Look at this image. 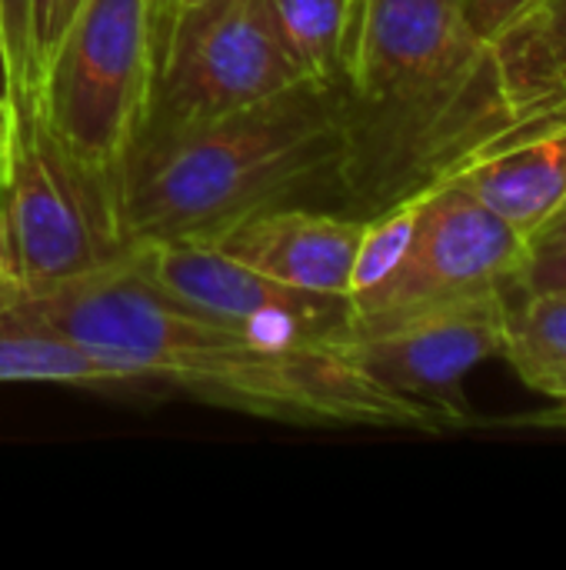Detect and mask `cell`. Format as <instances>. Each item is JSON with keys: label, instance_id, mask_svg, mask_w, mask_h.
Instances as JSON below:
<instances>
[{"label": "cell", "instance_id": "cb8c5ba5", "mask_svg": "<svg viewBox=\"0 0 566 570\" xmlns=\"http://www.w3.org/2000/svg\"><path fill=\"white\" fill-rule=\"evenodd\" d=\"M180 3H190V0H160V7H180Z\"/></svg>", "mask_w": 566, "mask_h": 570}, {"label": "cell", "instance_id": "30bf717a", "mask_svg": "<svg viewBox=\"0 0 566 570\" xmlns=\"http://www.w3.org/2000/svg\"><path fill=\"white\" fill-rule=\"evenodd\" d=\"M364 217L277 204L203 240L234 261L310 294L350 297V274L364 237Z\"/></svg>", "mask_w": 566, "mask_h": 570}, {"label": "cell", "instance_id": "2e32d148", "mask_svg": "<svg viewBox=\"0 0 566 570\" xmlns=\"http://www.w3.org/2000/svg\"><path fill=\"white\" fill-rule=\"evenodd\" d=\"M37 0H0V114H23L37 100Z\"/></svg>", "mask_w": 566, "mask_h": 570}, {"label": "cell", "instance_id": "ffe728a7", "mask_svg": "<svg viewBox=\"0 0 566 570\" xmlns=\"http://www.w3.org/2000/svg\"><path fill=\"white\" fill-rule=\"evenodd\" d=\"M540 291H566V244L550 250H530L520 294H540Z\"/></svg>", "mask_w": 566, "mask_h": 570}, {"label": "cell", "instance_id": "5bb4252c", "mask_svg": "<svg viewBox=\"0 0 566 570\" xmlns=\"http://www.w3.org/2000/svg\"><path fill=\"white\" fill-rule=\"evenodd\" d=\"M500 357L530 391L566 404V291L510 297Z\"/></svg>", "mask_w": 566, "mask_h": 570}, {"label": "cell", "instance_id": "603a6c76", "mask_svg": "<svg viewBox=\"0 0 566 570\" xmlns=\"http://www.w3.org/2000/svg\"><path fill=\"white\" fill-rule=\"evenodd\" d=\"M17 294H20V287L13 284V277L7 271H0V324H3V317H7V311H10Z\"/></svg>", "mask_w": 566, "mask_h": 570}, {"label": "cell", "instance_id": "e0dca14e", "mask_svg": "<svg viewBox=\"0 0 566 570\" xmlns=\"http://www.w3.org/2000/svg\"><path fill=\"white\" fill-rule=\"evenodd\" d=\"M427 194L430 190L367 217L364 237H360V247H357V261H354V274H350V297H360V294L374 291L400 264V257L407 254L410 237L417 230Z\"/></svg>", "mask_w": 566, "mask_h": 570}, {"label": "cell", "instance_id": "3957f363", "mask_svg": "<svg viewBox=\"0 0 566 570\" xmlns=\"http://www.w3.org/2000/svg\"><path fill=\"white\" fill-rule=\"evenodd\" d=\"M340 154V107L320 80L214 120L147 134L123 164V237L210 240L257 210L334 187Z\"/></svg>", "mask_w": 566, "mask_h": 570}, {"label": "cell", "instance_id": "9c48e42d", "mask_svg": "<svg viewBox=\"0 0 566 570\" xmlns=\"http://www.w3.org/2000/svg\"><path fill=\"white\" fill-rule=\"evenodd\" d=\"M127 257L180 304L270 341H324L347 321V297L287 287L203 240L130 244Z\"/></svg>", "mask_w": 566, "mask_h": 570}, {"label": "cell", "instance_id": "d4e9b609", "mask_svg": "<svg viewBox=\"0 0 566 570\" xmlns=\"http://www.w3.org/2000/svg\"><path fill=\"white\" fill-rule=\"evenodd\" d=\"M0 271H7V264H3V234H0Z\"/></svg>", "mask_w": 566, "mask_h": 570}, {"label": "cell", "instance_id": "277c9868", "mask_svg": "<svg viewBox=\"0 0 566 570\" xmlns=\"http://www.w3.org/2000/svg\"><path fill=\"white\" fill-rule=\"evenodd\" d=\"M3 264L20 291L50 287L120 261V187L77 160L40 104L0 114Z\"/></svg>", "mask_w": 566, "mask_h": 570}, {"label": "cell", "instance_id": "ac0fdd59", "mask_svg": "<svg viewBox=\"0 0 566 570\" xmlns=\"http://www.w3.org/2000/svg\"><path fill=\"white\" fill-rule=\"evenodd\" d=\"M80 3L83 0H37L33 3V20H37V70L43 67V60L50 57V50L63 37L67 23L80 10Z\"/></svg>", "mask_w": 566, "mask_h": 570}, {"label": "cell", "instance_id": "52a82bcc", "mask_svg": "<svg viewBox=\"0 0 566 570\" xmlns=\"http://www.w3.org/2000/svg\"><path fill=\"white\" fill-rule=\"evenodd\" d=\"M530 240L504 217L444 180L430 187L400 264L367 294L347 301V321H397L494 294H520Z\"/></svg>", "mask_w": 566, "mask_h": 570}, {"label": "cell", "instance_id": "7402d4cb", "mask_svg": "<svg viewBox=\"0 0 566 570\" xmlns=\"http://www.w3.org/2000/svg\"><path fill=\"white\" fill-rule=\"evenodd\" d=\"M566 244V204L564 210L534 237V244H530V250H550V247H564Z\"/></svg>", "mask_w": 566, "mask_h": 570}, {"label": "cell", "instance_id": "d6986e66", "mask_svg": "<svg viewBox=\"0 0 566 570\" xmlns=\"http://www.w3.org/2000/svg\"><path fill=\"white\" fill-rule=\"evenodd\" d=\"M530 3H537V0H464V10H467V20H470L474 33L490 43Z\"/></svg>", "mask_w": 566, "mask_h": 570}, {"label": "cell", "instance_id": "44dd1931", "mask_svg": "<svg viewBox=\"0 0 566 570\" xmlns=\"http://www.w3.org/2000/svg\"><path fill=\"white\" fill-rule=\"evenodd\" d=\"M490 428H517V431H557L566 434V404H557L550 411H534V414H514L504 421H490Z\"/></svg>", "mask_w": 566, "mask_h": 570}, {"label": "cell", "instance_id": "7c38bea8", "mask_svg": "<svg viewBox=\"0 0 566 570\" xmlns=\"http://www.w3.org/2000/svg\"><path fill=\"white\" fill-rule=\"evenodd\" d=\"M520 140L566 117V0H537L494 40Z\"/></svg>", "mask_w": 566, "mask_h": 570}, {"label": "cell", "instance_id": "8fae6325", "mask_svg": "<svg viewBox=\"0 0 566 570\" xmlns=\"http://www.w3.org/2000/svg\"><path fill=\"white\" fill-rule=\"evenodd\" d=\"M447 180L534 244L566 204V117L467 164Z\"/></svg>", "mask_w": 566, "mask_h": 570}, {"label": "cell", "instance_id": "9a60e30c", "mask_svg": "<svg viewBox=\"0 0 566 570\" xmlns=\"http://www.w3.org/2000/svg\"><path fill=\"white\" fill-rule=\"evenodd\" d=\"M294 60L320 83H334L357 0H270Z\"/></svg>", "mask_w": 566, "mask_h": 570}, {"label": "cell", "instance_id": "6da1fadb", "mask_svg": "<svg viewBox=\"0 0 566 570\" xmlns=\"http://www.w3.org/2000/svg\"><path fill=\"white\" fill-rule=\"evenodd\" d=\"M60 331L150 387L300 428L457 431L440 411L370 381L327 341H270L160 291L127 254L100 271L20 291L7 311Z\"/></svg>", "mask_w": 566, "mask_h": 570}, {"label": "cell", "instance_id": "8992f818", "mask_svg": "<svg viewBox=\"0 0 566 570\" xmlns=\"http://www.w3.org/2000/svg\"><path fill=\"white\" fill-rule=\"evenodd\" d=\"M310 80L287 50L270 0L160 7L157 73L140 137L224 117Z\"/></svg>", "mask_w": 566, "mask_h": 570}, {"label": "cell", "instance_id": "ba28073f", "mask_svg": "<svg viewBox=\"0 0 566 570\" xmlns=\"http://www.w3.org/2000/svg\"><path fill=\"white\" fill-rule=\"evenodd\" d=\"M507 294L397 321H344L324 341L380 387L440 411L457 431L480 424L464 377L504 351Z\"/></svg>", "mask_w": 566, "mask_h": 570}, {"label": "cell", "instance_id": "7a4b0ae2", "mask_svg": "<svg viewBox=\"0 0 566 570\" xmlns=\"http://www.w3.org/2000/svg\"><path fill=\"white\" fill-rule=\"evenodd\" d=\"M330 87L344 127L334 197L364 220L520 140L464 0H357Z\"/></svg>", "mask_w": 566, "mask_h": 570}, {"label": "cell", "instance_id": "5b68a950", "mask_svg": "<svg viewBox=\"0 0 566 570\" xmlns=\"http://www.w3.org/2000/svg\"><path fill=\"white\" fill-rule=\"evenodd\" d=\"M160 0H83L50 50L37 104L60 144L120 187L157 73Z\"/></svg>", "mask_w": 566, "mask_h": 570}, {"label": "cell", "instance_id": "4fadbf2b", "mask_svg": "<svg viewBox=\"0 0 566 570\" xmlns=\"http://www.w3.org/2000/svg\"><path fill=\"white\" fill-rule=\"evenodd\" d=\"M0 384L150 391L143 377L100 357L87 344L10 314L0 324Z\"/></svg>", "mask_w": 566, "mask_h": 570}]
</instances>
